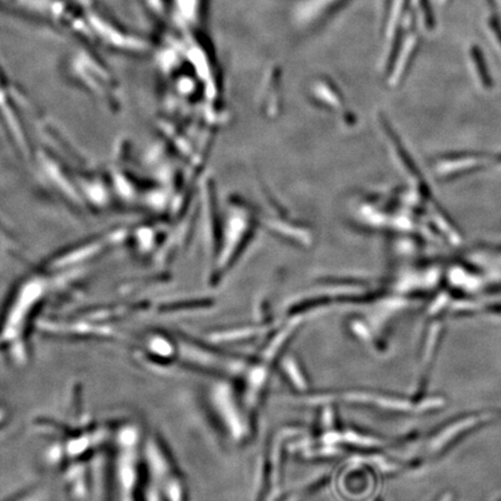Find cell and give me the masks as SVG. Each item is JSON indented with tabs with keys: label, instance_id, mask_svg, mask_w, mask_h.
<instances>
[{
	"label": "cell",
	"instance_id": "obj_1",
	"mask_svg": "<svg viewBox=\"0 0 501 501\" xmlns=\"http://www.w3.org/2000/svg\"><path fill=\"white\" fill-rule=\"evenodd\" d=\"M0 7L89 40L84 19L69 0H0Z\"/></svg>",
	"mask_w": 501,
	"mask_h": 501
},
{
	"label": "cell",
	"instance_id": "obj_2",
	"mask_svg": "<svg viewBox=\"0 0 501 501\" xmlns=\"http://www.w3.org/2000/svg\"><path fill=\"white\" fill-rule=\"evenodd\" d=\"M67 72L77 83L94 93L107 97L113 92L114 83L101 60L86 47H78L67 60Z\"/></svg>",
	"mask_w": 501,
	"mask_h": 501
},
{
	"label": "cell",
	"instance_id": "obj_3",
	"mask_svg": "<svg viewBox=\"0 0 501 501\" xmlns=\"http://www.w3.org/2000/svg\"><path fill=\"white\" fill-rule=\"evenodd\" d=\"M16 94L13 92L12 86L9 84V80L0 67V120L3 121L4 126L9 129V135L12 137L13 143L19 148L20 153L27 155L29 149L23 124L16 111Z\"/></svg>",
	"mask_w": 501,
	"mask_h": 501
},
{
	"label": "cell",
	"instance_id": "obj_4",
	"mask_svg": "<svg viewBox=\"0 0 501 501\" xmlns=\"http://www.w3.org/2000/svg\"><path fill=\"white\" fill-rule=\"evenodd\" d=\"M471 58L476 64L477 73H478L479 79L482 82L483 85L491 86L489 71H488V67H486L485 60L483 57L482 51L479 50L477 47H473L471 49Z\"/></svg>",
	"mask_w": 501,
	"mask_h": 501
},
{
	"label": "cell",
	"instance_id": "obj_5",
	"mask_svg": "<svg viewBox=\"0 0 501 501\" xmlns=\"http://www.w3.org/2000/svg\"><path fill=\"white\" fill-rule=\"evenodd\" d=\"M420 7H422L424 16H425L426 25L429 26L431 28L434 26V18H433V12H431L429 0H420Z\"/></svg>",
	"mask_w": 501,
	"mask_h": 501
},
{
	"label": "cell",
	"instance_id": "obj_6",
	"mask_svg": "<svg viewBox=\"0 0 501 501\" xmlns=\"http://www.w3.org/2000/svg\"><path fill=\"white\" fill-rule=\"evenodd\" d=\"M491 29L492 32L495 33V38H497L501 45V23L495 16L491 18Z\"/></svg>",
	"mask_w": 501,
	"mask_h": 501
}]
</instances>
